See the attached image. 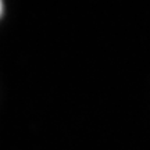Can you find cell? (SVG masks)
Wrapping results in <instances>:
<instances>
[{
    "label": "cell",
    "mask_w": 150,
    "mask_h": 150,
    "mask_svg": "<svg viewBox=\"0 0 150 150\" xmlns=\"http://www.w3.org/2000/svg\"><path fill=\"white\" fill-rule=\"evenodd\" d=\"M1 8H3V4H1V0H0V14H1Z\"/></svg>",
    "instance_id": "cell-1"
}]
</instances>
